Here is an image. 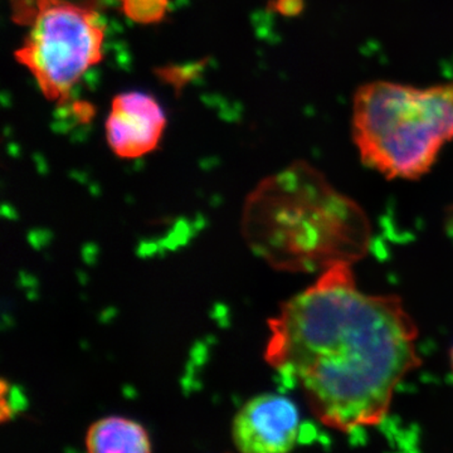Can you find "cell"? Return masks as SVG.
<instances>
[{"label":"cell","instance_id":"7a4b0ae2","mask_svg":"<svg viewBox=\"0 0 453 453\" xmlns=\"http://www.w3.org/2000/svg\"><path fill=\"white\" fill-rule=\"evenodd\" d=\"M242 234L252 252L286 273H321L356 264L372 243L363 208L303 160L252 190L244 203Z\"/></svg>","mask_w":453,"mask_h":453},{"label":"cell","instance_id":"277c9868","mask_svg":"<svg viewBox=\"0 0 453 453\" xmlns=\"http://www.w3.org/2000/svg\"><path fill=\"white\" fill-rule=\"evenodd\" d=\"M13 18L29 31L16 52L52 103L71 91L103 58L105 26L95 9L73 0H14Z\"/></svg>","mask_w":453,"mask_h":453},{"label":"cell","instance_id":"ba28073f","mask_svg":"<svg viewBox=\"0 0 453 453\" xmlns=\"http://www.w3.org/2000/svg\"><path fill=\"white\" fill-rule=\"evenodd\" d=\"M125 16L133 22L154 25L165 16L169 0H120Z\"/></svg>","mask_w":453,"mask_h":453},{"label":"cell","instance_id":"52a82bcc","mask_svg":"<svg viewBox=\"0 0 453 453\" xmlns=\"http://www.w3.org/2000/svg\"><path fill=\"white\" fill-rule=\"evenodd\" d=\"M86 449L92 453H146L151 451L148 431L124 417H105L89 426Z\"/></svg>","mask_w":453,"mask_h":453},{"label":"cell","instance_id":"6da1fadb","mask_svg":"<svg viewBox=\"0 0 453 453\" xmlns=\"http://www.w3.org/2000/svg\"><path fill=\"white\" fill-rule=\"evenodd\" d=\"M336 265L268 320L265 360L303 392L312 414L340 432L380 425L396 387L422 365L418 329L395 295L357 288Z\"/></svg>","mask_w":453,"mask_h":453},{"label":"cell","instance_id":"30bf717a","mask_svg":"<svg viewBox=\"0 0 453 453\" xmlns=\"http://www.w3.org/2000/svg\"><path fill=\"white\" fill-rule=\"evenodd\" d=\"M451 366H452V372H453V348L451 350Z\"/></svg>","mask_w":453,"mask_h":453},{"label":"cell","instance_id":"9c48e42d","mask_svg":"<svg viewBox=\"0 0 453 453\" xmlns=\"http://www.w3.org/2000/svg\"><path fill=\"white\" fill-rule=\"evenodd\" d=\"M275 5L283 16H296L303 9V0H276Z\"/></svg>","mask_w":453,"mask_h":453},{"label":"cell","instance_id":"8992f818","mask_svg":"<svg viewBox=\"0 0 453 453\" xmlns=\"http://www.w3.org/2000/svg\"><path fill=\"white\" fill-rule=\"evenodd\" d=\"M165 125L162 106L154 97L124 92L112 100L106 121L107 142L118 157L136 159L157 148Z\"/></svg>","mask_w":453,"mask_h":453},{"label":"cell","instance_id":"3957f363","mask_svg":"<svg viewBox=\"0 0 453 453\" xmlns=\"http://www.w3.org/2000/svg\"><path fill=\"white\" fill-rule=\"evenodd\" d=\"M351 135L369 169L387 179L422 178L453 142V80L428 88L363 83L351 104Z\"/></svg>","mask_w":453,"mask_h":453},{"label":"cell","instance_id":"5b68a950","mask_svg":"<svg viewBox=\"0 0 453 453\" xmlns=\"http://www.w3.org/2000/svg\"><path fill=\"white\" fill-rule=\"evenodd\" d=\"M300 434V413L291 399L280 395L253 396L232 423V440L244 453L288 452Z\"/></svg>","mask_w":453,"mask_h":453}]
</instances>
